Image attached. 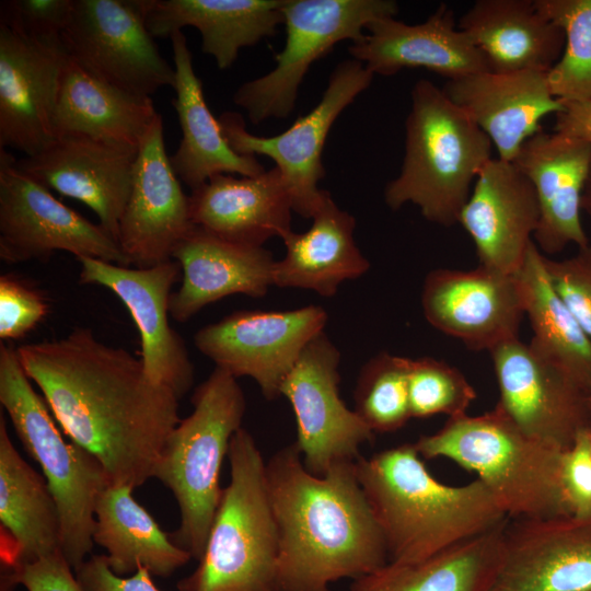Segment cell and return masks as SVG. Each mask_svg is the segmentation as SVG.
Segmentation results:
<instances>
[{
  "mask_svg": "<svg viewBox=\"0 0 591 591\" xmlns=\"http://www.w3.org/2000/svg\"><path fill=\"white\" fill-rule=\"evenodd\" d=\"M16 350L61 430L101 463L109 484L135 489L153 477L181 421L179 398L148 379L140 358L88 327Z\"/></svg>",
  "mask_w": 591,
  "mask_h": 591,
  "instance_id": "6da1fadb",
  "label": "cell"
},
{
  "mask_svg": "<svg viewBox=\"0 0 591 591\" xmlns=\"http://www.w3.org/2000/svg\"><path fill=\"white\" fill-rule=\"evenodd\" d=\"M266 478L278 534L277 591H332V583L389 561L355 462L318 476L293 443L266 462Z\"/></svg>",
  "mask_w": 591,
  "mask_h": 591,
  "instance_id": "7a4b0ae2",
  "label": "cell"
},
{
  "mask_svg": "<svg viewBox=\"0 0 591 591\" xmlns=\"http://www.w3.org/2000/svg\"><path fill=\"white\" fill-rule=\"evenodd\" d=\"M420 456L415 443H404L355 462L389 561L424 560L509 519L480 479L444 485Z\"/></svg>",
  "mask_w": 591,
  "mask_h": 591,
  "instance_id": "3957f363",
  "label": "cell"
},
{
  "mask_svg": "<svg viewBox=\"0 0 591 591\" xmlns=\"http://www.w3.org/2000/svg\"><path fill=\"white\" fill-rule=\"evenodd\" d=\"M405 123V155L399 174L384 189L397 210L417 206L436 224L459 223L477 175L491 158L488 136L431 81H417Z\"/></svg>",
  "mask_w": 591,
  "mask_h": 591,
  "instance_id": "277c9868",
  "label": "cell"
},
{
  "mask_svg": "<svg viewBox=\"0 0 591 591\" xmlns=\"http://www.w3.org/2000/svg\"><path fill=\"white\" fill-rule=\"evenodd\" d=\"M426 459L447 457L477 474L508 518L571 517L561 486L564 451L520 429L496 406L451 417L415 442Z\"/></svg>",
  "mask_w": 591,
  "mask_h": 591,
  "instance_id": "5b68a950",
  "label": "cell"
},
{
  "mask_svg": "<svg viewBox=\"0 0 591 591\" xmlns=\"http://www.w3.org/2000/svg\"><path fill=\"white\" fill-rule=\"evenodd\" d=\"M230 482L222 489L205 551L178 591H277L278 534L266 462L241 427L229 448Z\"/></svg>",
  "mask_w": 591,
  "mask_h": 591,
  "instance_id": "8992f818",
  "label": "cell"
},
{
  "mask_svg": "<svg viewBox=\"0 0 591 591\" xmlns=\"http://www.w3.org/2000/svg\"><path fill=\"white\" fill-rule=\"evenodd\" d=\"M193 412L165 440L153 477L173 494L179 525L171 533L179 547L199 560L222 489L220 472L246 409L237 379L216 367L192 396Z\"/></svg>",
  "mask_w": 591,
  "mask_h": 591,
  "instance_id": "52a82bcc",
  "label": "cell"
},
{
  "mask_svg": "<svg viewBox=\"0 0 591 591\" xmlns=\"http://www.w3.org/2000/svg\"><path fill=\"white\" fill-rule=\"evenodd\" d=\"M31 382L16 347L1 344L0 403L43 472L59 512L61 553L76 571L91 556L95 506L109 480L92 454L66 441L44 396Z\"/></svg>",
  "mask_w": 591,
  "mask_h": 591,
  "instance_id": "ba28073f",
  "label": "cell"
},
{
  "mask_svg": "<svg viewBox=\"0 0 591 591\" xmlns=\"http://www.w3.org/2000/svg\"><path fill=\"white\" fill-rule=\"evenodd\" d=\"M397 11L393 0H286V43L275 56L276 66L241 84L233 94L234 104L245 109L255 125L288 117L299 86L316 60L343 40H359L370 23L395 18Z\"/></svg>",
  "mask_w": 591,
  "mask_h": 591,
  "instance_id": "9c48e42d",
  "label": "cell"
},
{
  "mask_svg": "<svg viewBox=\"0 0 591 591\" xmlns=\"http://www.w3.org/2000/svg\"><path fill=\"white\" fill-rule=\"evenodd\" d=\"M373 77L359 60L341 61L331 73L316 106L275 136L248 132L243 116L236 112H223L218 119L224 138L235 152L264 155L275 162L289 192L292 210L312 219L328 194L318 188V182L325 175L322 154L328 132L341 112L370 86Z\"/></svg>",
  "mask_w": 591,
  "mask_h": 591,
  "instance_id": "30bf717a",
  "label": "cell"
},
{
  "mask_svg": "<svg viewBox=\"0 0 591 591\" xmlns=\"http://www.w3.org/2000/svg\"><path fill=\"white\" fill-rule=\"evenodd\" d=\"M58 251L120 266L130 262L100 225L57 199L0 149V258L7 264L47 262Z\"/></svg>",
  "mask_w": 591,
  "mask_h": 591,
  "instance_id": "8fae6325",
  "label": "cell"
},
{
  "mask_svg": "<svg viewBox=\"0 0 591 591\" xmlns=\"http://www.w3.org/2000/svg\"><path fill=\"white\" fill-rule=\"evenodd\" d=\"M61 38L71 60L112 85L150 97L175 86L137 0H74Z\"/></svg>",
  "mask_w": 591,
  "mask_h": 591,
  "instance_id": "7c38bea8",
  "label": "cell"
},
{
  "mask_svg": "<svg viewBox=\"0 0 591 591\" xmlns=\"http://www.w3.org/2000/svg\"><path fill=\"white\" fill-rule=\"evenodd\" d=\"M326 322V311L312 304L287 311L241 310L201 327L194 344L216 367L236 379L252 378L262 394L274 399Z\"/></svg>",
  "mask_w": 591,
  "mask_h": 591,
  "instance_id": "4fadbf2b",
  "label": "cell"
},
{
  "mask_svg": "<svg viewBox=\"0 0 591 591\" xmlns=\"http://www.w3.org/2000/svg\"><path fill=\"white\" fill-rule=\"evenodd\" d=\"M339 362L337 347L322 333L305 347L280 390L296 417L294 443L303 464L318 476L336 464L356 462L361 444L374 436L339 396Z\"/></svg>",
  "mask_w": 591,
  "mask_h": 591,
  "instance_id": "5bb4252c",
  "label": "cell"
},
{
  "mask_svg": "<svg viewBox=\"0 0 591 591\" xmlns=\"http://www.w3.org/2000/svg\"><path fill=\"white\" fill-rule=\"evenodd\" d=\"M497 405L528 434L561 451L591 428L587 392L519 338L490 351Z\"/></svg>",
  "mask_w": 591,
  "mask_h": 591,
  "instance_id": "9a60e30c",
  "label": "cell"
},
{
  "mask_svg": "<svg viewBox=\"0 0 591 591\" xmlns=\"http://www.w3.org/2000/svg\"><path fill=\"white\" fill-rule=\"evenodd\" d=\"M76 259L81 283L109 289L129 311L140 334V359L148 379L183 397L193 385L194 367L169 320L171 289L182 271L178 263L130 268L92 257Z\"/></svg>",
  "mask_w": 591,
  "mask_h": 591,
  "instance_id": "2e32d148",
  "label": "cell"
},
{
  "mask_svg": "<svg viewBox=\"0 0 591 591\" xmlns=\"http://www.w3.org/2000/svg\"><path fill=\"white\" fill-rule=\"evenodd\" d=\"M69 59L61 36L28 37L0 25V149L32 157L53 140V117Z\"/></svg>",
  "mask_w": 591,
  "mask_h": 591,
  "instance_id": "e0dca14e",
  "label": "cell"
},
{
  "mask_svg": "<svg viewBox=\"0 0 591 591\" xmlns=\"http://www.w3.org/2000/svg\"><path fill=\"white\" fill-rule=\"evenodd\" d=\"M421 306L427 322L472 350L490 351L519 338L524 315L515 275L478 265L437 268L425 278Z\"/></svg>",
  "mask_w": 591,
  "mask_h": 591,
  "instance_id": "ac0fdd59",
  "label": "cell"
},
{
  "mask_svg": "<svg viewBox=\"0 0 591 591\" xmlns=\"http://www.w3.org/2000/svg\"><path fill=\"white\" fill-rule=\"evenodd\" d=\"M138 149L83 135H63L37 154L16 159V166L48 189L83 202L117 242Z\"/></svg>",
  "mask_w": 591,
  "mask_h": 591,
  "instance_id": "d6986e66",
  "label": "cell"
},
{
  "mask_svg": "<svg viewBox=\"0 0 591 591\" xmlns=\"http://www.w3.org/2000/svg\"><path fill=\"white\" fill-rule=\"evenodd\" d=\"M193 227L189 196L170 163L159 114L139 144L117 243L130 265L148 268L172 260Z\"/></svg>",
  "mask_w": 591,
  "mask_h": 591,
  "instance_id": "ffe728a7",
  "label": "cell"
},
{
  "mask_svg": "<svg viewBox=\"0 0 591 591\" xmlns=\"http://www.w3.org/2000/svg\"><path fill=\"white\" fill-rule=\"evenodd\" d=\"M490 591H591V519L508 521Z\"/></svg>",
  "mask_w": 591,
  "mask_h": 591,
  "instance_id": "44dd1931",
  "label": "cell"
},
{
  "mask_svg": "<svg viewBox=\"0 0 591 591\" xmlns=\"http://www.w3.org/2000/svg\"><path fill=\"white\" fill-rule=\"evenodd\" d=\"M535 189L513 162L490 159L477 175L459 223L474 242L480 266L515 275L540 223Z\"/></svg>",
  "mask_w": 591,
  "mask_h": 591,
  "instance_id": "7402d4cb",
  "label": "cell"
},
{
  "mask_svg": "<svg viewBox=\"0 0 591 591\" xmlns=\"http://www.w3.org/2000/svg\"><path fill=\"white\" fill-rule=\"evenodd\" d=\"M532 183L540 205L533 241L545 255L568 245L587 246L581 198L591 167V143L558 132L540 130L528 139L512 161Z\"/></svg>",
  "mask_w": 591,
  "mask_h": 591,
  "instance_id": "603a6c76",
  "label": "cell"
},
{
  "mask_svg": "<svg viewBox=\"0 0 591 591\" xmlns=\"http://www.w3.org/2000/svg\"><path fill=\"white\" fill-rule=\"evenodd\" d=\"M366 31L348 50L374 76L425 68L453 80L490 71L483 54L460 30L453 11L444 3L421 23L384 18L370 23Z\"/></svg>",
  "mask_w": 591,
  "mask_h": 591,
  "instance_id": "cb8c5ba5",
  "label": "cell"
},
{
  "mask_svg": "<svg viewBox=\"0 0 591 591\" xmlns=\"http://www.w3.org/2000/svg\"><path fill=\"white\" fill-rule=\"evenodd\" d=\"M442 90L488 136L498 159L510 162L542 130L540 121L564 107L542 71L477 72L448 80Z\"/></svg>",
  "mask_w": 591,
  "mask_h": 591,
  "instance_id": "d4e9b609",
  "label": "cell"
},
{
  "mask_svg": "<svg viewBox=\"0 0 591 591\" xmlns=\"http://www.w3.org/2000/svg\"><path fill=\"white\" fill-rule=\"evenodd\" d=\"M182 283L170 299V316L187 322L205 306L223 298L264 297L274 286L273 254L264 246H248L220 239L194 225L173 252Z\"/></svg>",
  "mask_w": 591,
  "mask_h": 591,
  "instance_id": "484cf974",
  "label": "cell"
},
{
  "mask_svg": "<svg viewBox=\"0 0 591 591\" xmlns=\"http://www.w3.org/2000/svg\"><path fill=\"white\" fill-rule=\"evenodd\" d=\"M292 204L280 171L256 176L218 174L189 195L194 225L225 241L263 246L291 230Z\"/></svg>",
  "mask_w": 591,
  "mask_h": 591,
  "instance_id": "4316f807",
  "label": "cell"
},
{
  "mask_svg": "<svg viewBox=\"0 0 591 591\" xmlns=\"http://www.w3.org/2000/svg\"><path fill=\"white\" fill-rule=\"evenodd\" d=\"M286 0H137L155 37H170L185 26L197 28L201 50L219 69L230 68L244 47L276 34Z\"/></svg>",
  "mask_w": 591,
  "mask_h": 591,
  "instance_id": "83f0119b",
  "label": "cell"
},
{
  "mask_svg": "<svg viewBox=\"0 0 591 591\" xmlns=\"http://www.w3.org/2000/svg\"><path fill=\"white\" fill-rule=\"evenodd\" d=\"M175 68V97L182 139L170 155V163L181 182L192 190L218 174L256 176L266 170L254 155L235 152L223 136L219 119L206 102L202 82L195 73L193 55L182 31L171 34Z\"/></svg>",
  "mask_w": 591,
  "mask_h": 591,
  "instance_id": "f1b7e54d",
  "label": "cell"
},
{
  "mask_svg": "<svg viewBox=\"0 0 591 591\" xmlns=\"http://www.w3.org/2000/svg\"><path fill=\"white\" fill-rule=\"evenodd\" d=\"M1 560L5 571L61 553V524L43 475L19 453L0 416Z\"/></svg>",
  "mask_w": 591,
  "mask_h": 591,
  "instance_id": "f546056e",
  "label": "cell"
},
{
  "mask_svg": "<svg viewBox=\"0 0 591 591\" xmlns=\"http://www.w3.org/2000/svg\"><path fill=\"white\" fill-rule=\"evenodd\" d=\"M457 25L494 72H548L565 46L563 30L534 0H477Z\"/></svg>",
  "mask_w": 591,
  "mask_h": 591,
  "instance_id": "4dcf8cb0",
  "label": "cell"
},
{
  "mask_svg": "<svg viewBox=\"0 0 591 591\" xmlns=\"http://www.w3.org/2000/svg\"><path fill=\"white\" fill-rule=\"evenodd\" d=\"M309 230L287 231L286 252L274 266V286L299 288L333 297L346 280L366 274L370 264L354 237L356 220L328 193L312 217Z\"/></svg>",
  "mask_w": 591,
  "mask_h": 591,
  "instance_id": "1f68e13d",
  "label": "cell"
},
{
  "mask_svg": "<svg viewBox=\"0 0 591 591\" xmlns=\"http://www.w3.org/2000/svg\"><path fill=\"white\" fill-rule=\"evenodd\" d=\"M158 115L150 96L100 80L69 58L53 117L54 138L76 134L139 148Z\"/></svg>",
  "mask_w": 591,
  "mask_h": 591,
  "instance_id": "d6a6232c",
  "label": "cell"
},
{
  "mask_svg": "<svg viewBox=\"0 0 591 591\" xmlns=\"http://www.w3.org/2000/svg\"><path fill=\"white\" fill-rule=\"evenodd\" d=\"M132 491L118 484L103 489L95 506L93 542L106 551V561L118 576L142 567L167 578L193 557L160 528Z\"/></svg>",
  "mask_w": 591,
  "mask_h": 591,
  "instance_id": "836d02e7",
  "label": "cell"
},
{
  "mask_svg": "<svg viewBox=\"0 0 591 591\" xmlns=\"http://www.w3.org/2000/svg\"><path fill=\"white\" fill-rule=\"evenodd\" d=\"M507 522L420 561H387L355 579L349 591H490Z\"/></svg>",
  "mask_w": 591,
  "mask_h": 591,
  "instance_id": "e575fe53",
  "label": "cell"
},
{
  "mask_svg": "<svg viewBox=\"0 0 591 591\" xmlns=\"http://www.w3.org/2000/svg\"><path fill=\"white\" fill-rule=\"evenodd\" d=\"M543 257L533 241L515 274L533 333L529 345L587 392L591 384V339L554 289Z\"/></svg>",
  "mask_w": 591,
  "mask_h": 591,
  "instance_id": "d590c367",
  "label": "cell"
},
{
  "mask_svg": "<svg viewBox=\"0 0 591 591\" xmlns=\"http://www.w3.org/2000/svg\"><path fill=\"white\" fill-rule=\"evenodd\" d=\"M564 32L565 46L547 72L552 94L564 103L591 100V0H534Z\"/></svg>",
  "mask_w": 591,
  "mask_h": 591,
  "instance_id": "8d00e7d4",
  "label": "cell"
},
{
  "mask_svg": "<svg viewBox=\"0 0 591 591\" xmlns=\"http://www.w3.org/2000/svg\"><path fill=\"white\" fill-rule=\"evenodd\" d=\"M410 358L382 351L362 367L355 389V412L373 432H393L412 418Z\"/></svg>",
  "mask_w": 591,
  "mask_h": 591,
  "instance_id": "74e56055",
  "label": "cell"
},
{
  "mask_svg": "<svg viewBox=\"0 0 591 591\" xmlns=\"http://www.w3.org/2000/svg\"><path fill=\"white\" fill-rule=\"evenodd\" d=\"M408 395L412 418L439 414L451 418L466 414L476 391L455 367L422 357L409 360Z\"/></svg>",
  "mask_w": 591,
  "mask_h": 591,
  "instance_id": "f35d334b",
  "label": "cell"
},
{
  "mask_svg": "<svg viewBox=\"0 0 591 591\" xmlns=\"http://www.w3.org/2000/svg\"><path fill=\"white\" fill-rule=\"evenodd\" d=\"M543 258L554 289L591 339V244L564 259Z\"/></svg>",
  "mask_w": 591,
  "mask_h": 591,
  "instance_id": "ab89813d",
  "label": "cell"
},
{
  "mask_svg": "<svg viewBox=\"0 0 591 591\" xmlns=\"http://www.w3.org/2000/svg\"><path fill=\"white\" fill-rule=\"evenodd\" d=\"M45 297L28 281L14 274L0 276V338L21 339L48 314Z\"/></svg>",
  "mask_w": 591,
  "mask_h": 591,
  "instance_id": "60d3db41",
  "label": "cell"
},
{
  "mask_svg": "<svg viewBox=\"0 0 591 591\" xmlns=\"http://www.w3.org/2000/svg\"><path fill=\"white\" fill-rule=\"evenodd\" d=\"M73 5L74 0H2L0 25L28 37H59Z\"/></svg>",
  "mask_w": 591,
  "mask_h": 591,
  "instance_id": "b9f144b4",
  "label": "cell"
},
{
  "mask_svg": "<svg viewBox=\"0 0 591 591\" xmlns=\"http://www.w3.org/2000/svg\"><path fill=\"white\" fill-rule=\"evenodd\" d=\"M561 486L570 515L591 519V428L581 431L564 451Z\"/></svg>",
  "mask_w": 591,
  "mask_h": 591,
  "instance_id": "7bdbcfd3",
  "label": "cell"
},
{
  "mask_svg": "<svg viewBox=\"0 0 591 591\" xmlns=\"http://www.w3.org/2000/svg\"><path fill=\"white\" fill-rule=\"evenodd\" d=\"M19 584L27 591H84L62 553L4 571V591Z\"/></svg>",
  "mask_w": 591,
  "mask_h": 591,
  "instance_id": "ee69618b",
  "label": "cell"
},
{
  "mask_svg": "<svg viewBox=\"0 0 591 591\" xmlns=\"http://www.w3.org/2000/svg\"><path fill=\"white\" fill-rule=\"evenodd\" d=\"M74 572L84 591H160L146 568L140 567L130 577L118 576L104 554L91 555Z\"/></svg>",
  "mask_w": 591,
  "mask_h": 591,
  "instance_id": "f6af8a7d",
  "label": "cell"
},
{
  "mask_svg": "<svg viewBox=\"0 0 591 591\" xmlns=\"http://www.w3.org/2000/svg\"><path fill=\"white\" fill-rule=\"evenodd\" d=\"M554 132L591 143V100L564 103L556 114Z\"/></svg>",
  "mask_w": 591,
  "mask_h": 591,
  "instance_id": "bcb514c9",
  "label": "cell"
},
{
  "mask_svg": "<svg viewBox=\"0 0 591 591\" xmlns=\"http://www.w3.org/2000/svg\"><path fill=\"white\" fill-rule=\"evenodd\" d=\"M581 209L591 217V167L582 193Z\"/></svg>",
  "mask_w": 591,
  "mask_h": 591,
  "instance_id": "7dc6e473",
  "label": "cell"
},
{
  "mask_svg": "<svg viewBox=\"0 0 591 591\" xmlns=\"http://www.w3.org/2000/svg\"><path fill=\"white\" fill-rule=\"evenodd\" d=\"M587 398H588V404H589V407H590V410H591V384L587 391Z\"/></svg>",
  "mask_w": 591,
  "mask_h": 591,
  "instance_id": "c3c4849f",
  "label": "cell"
}]
</instances>
